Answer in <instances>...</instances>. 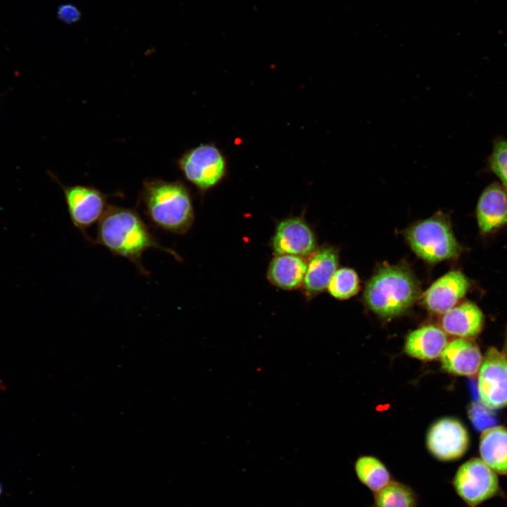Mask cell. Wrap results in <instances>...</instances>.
<instances>
[{"mask_svg": "<svg viewBox=\"0 0 507 507\" xmlns=\"http://www.w3.org/2000/svg\"><path fill=\"white\" fill-rule=\"evenodd\" d=\"M96 243L129 260L144 275H148L142 263L146 250L155 249L177 257L156 239L136 211L120 206H108L98 223Z\"/></svg>", "mask_w": 507, "mask_h": 507, "instance_id": "cell-1", "label": "cell"}, {"mask_svg": "<svg viewBox=\"0 0 507 507\" xmlns=\"http://www.w3.org/2000/svg\"><path fill=\"white\" fill-rule=\"evenodd\" d=\"M139 199L146 216L156 227L184 234L192 225V198L187 188L180 181L146 180L143 182Z\"/></svg>", "mask_w": 507, "mask_h": 507, "instance_id": "cell-2", "label": "cell"}, {"mask_svg": "<svg viewBox=\"0 0 507 507\" xmlns=\"http://www.w3.org/2000/svg\"><path fill=\"white\" fill-rule=\"evenodd\" d=\"M419 284L411 272L402 265L380 269L364 291L367 306L384 317L396 316L410 308L420 295Z\"/></svg>", "mask_w": 507, "mask_h": 507, "instance_id": "cell-3", "label": "cell"}, {"mask_svg": "<svg viewBox=\"0 0 507 507\" xmlns=\"http://www.w3.org/2000/svg\"><path fill=\"white\" fill-rule=\"evenodd\" d=\"M406 237L413 251L427 262L453 259L461 252L449 223L439 217L417 223L406 231Z\"/></svg>", "mask_w": 507, "mask_h": 507, "instance_id": "cell-4", "label": "cell"}, {"mask_svg": "<svg viewBox=\"0 0 507 507\" xmlns=\"http://www.w3.org/2000/svg\"><path fill=\"white\" fill-rule=\"evenodd\" d=\"M451 484L468 507H477L500 492L497 473L481 458H471L461 464Z\"/></svg>", "mask_w": 507, "mask_h": 507, "instance_id": "cell-5", "label": "cell"}, {"mask_svg": "<svg viewBox=\"0 0 507 507\" xmlns=\"http://www.w3.org/2000/svg\"><path fill=\"white\" fill-rule=\"evenodd\" d=\"M177 163L185 178L203 191L216 185L226 171L224 156L210 144H201L187 151Z\"/></svg>", "mask_w": 507, "mask_h": 507, "instance_id": "cell-6", "label": "cell"}, {"mask_svg": "<svg viewBox=\"0 0 507 507\" xmlns=\"http://www.w3.org/2000/svg\"><path fill=\"white\" fill-rule=\"evenodd\" d=\"M480 401L494 410L507 406V357L495 348L487 351L478 371Z\"/></svg>", "mask_w": 507, "mask_h": 507, "instance_id": "cell-7", "label": "cell"}, {"mask_svg": "<svg viewBox=\"0 0 507 507\" xmlns=\"http://www.w3.org/2000/svg\"><path fill=\"white\" fill-rule=\"evenodd\" d=\"M60 184L71 222L85 234L87 229L99 222L106 212V196L93 187Z\"/></svg>", "mask_w": 507, "mask_h": 507, "instance_id": "cell-8", "label": "cell"}, {"mask_svg": "<svg viewBox=\"0 0 507 507\" xmlns=\"http://www.w3.org/2000/svg\"><path fill=\"white\" fill-rule=\"evenodd\" d=\"M430 454L442 462L460 459L467 451L469 437L465 427L454 418H442L430 429L426 439Z\"/></svg>", "mask_w": 507, "mask_h": 507, "instance_id": "cell-9", "label": "cell"}, {"mask_svg": "<svg viewBox=\"0 0 507 507\" xmlns=\"http://www.w3.org/2000/svg\"><path fill=\"white\" fill-rule=\"evenodd\" d=\"M271 246L277 254L302 257L313 253L316 248V239L313 230L303 219L290 217L277 224Z\"/></svg>", "mask_w": 507, "mask_h": 507, "instance_id": "cell-10", "label": "cell"}, {"mask_svg": "<svg viewBox=\"0 0 507 507\" xmlns=\"http://www.w3.org/2000/svg\"><path fill=\"white\" fill-rule=\"evenodd\" d=\"M469 288L466 276L459 270H451L428 288L423 295V303L432 313L443 315L459 303Z\"/></svg>", "mask_w": 507, "mask_h": 507, "instance_id": "cell-11", "label": "cell"}, {"mask_svg": "<svg viewBox=\"0 0 507 507\" xmlns=\"http://www.w3.org/2000/svg\"><path fill=\"white\" fill-rule=\"evenodd\" d=\"M476 218L482 234L507 225V190L501 184L494 182L483 190L477 204Z\"/></svg>", "mask_w": 507, "mask_h": 507, "instance_id": "cell-12", "label": "cell"}, {"mask_svg": "<svg viewBox=\"0 0 507 507\" xmlns=\"http://www.w3.org/2000/svg\"><path fill=\"white\" fill-rule=\"evenodd\" d=\"M440 357L445 371L466 377H473L478 373L483 358L476 343L464 338H456L449 342Z\"/></svg>", "mask_w": 507, "mask_h": 507, "instance_id": "cell-13", "label": "cell"}, {"mask_svg": "<svg viewBox=\"0 0 507 507\" xmlns=\"http://www.w3.org/2000/svg\"><path fill=\"white\" fill-rule=\"evenodd\" d=\"M484 323L480 308L473 302L465 301L443 314L440 325L446 334L471 339L481 332Z\"/></svg>", "mask_w": 507, "mask_h": 507, "instance_id": "cell-14", "label": "cell"}, {"mask_svg": "<svg viewBox=\"0 0 507 507\" xmlns=\"http://www.w3.org/2000/svg\"><path fill=\"white\" fill-rule=\"evenodd\" d=\"M337 265V251L332 247H323L311 256L303 283L304 293L308 298L327 288Z\"/></svg>", "mask_w": 507, "mask_h": 507, "instance_id": "cell-15", "label": "cell"}, {"mask_svg": "<svg viewBox=\"0 0 507 507\" xmlns=\"http://www.w3.org/2000/svg\"><path fill=\"white\" fill-rule=\"evenodd\" d=\"M448 344L446 334L438 327L427 325L411 332L406 337L405 352L424 361L439 358Z\"/></svg>", "mask_w": 507, "mask_h": 507, "instance_id": "cell-16", "label": "cell"}, {"mask_svg": "<svg viewBox=\"0 0 507 507\" xmlns=\"http://www.w3.org/2000/svg\"><path fill=\"white\" fill-rule=\"evenodd\" d=\"M307 263L301 256L277 254L270 261L267 277L274 286L292 290L303 285Z\"/></svg>", "mask_w": 507, "mask_h": 507, "instance_id": "cell-17", "label": "cell"}, {"mask_svg": "<svg viewBox=\"0 0 507 507\" xmlns=\"http://www.w3.org/2000/svg\"><path fill=\"white\" fill-rule=\"evenodd\" d=\"M480 454L495 472L507 475V429L496 425L482 432Z\"/></svg>", "mask_w": 507, "mask_h": 507, "instance_id": "cell-18", "label": "cell"}, {"mask_svg": "<svg viewBox=\"0 0 507 507\" xmlns=\"http://www.w3.org/2000/svg\"><path fill=\"white\" fill-rule=\"evenodd\" d=\"M358 480L373 494H375L394 480L386 465L373 456H361L354 463Z\"/></svg>", "mask_w": 507, "mask_h": 507, "instance_id": "cell-19", "label": "cell"}, {"mask_svg": "<svg viewBox=\"0 0 507 507\" xmlns=\"http://www.w3.org/2000/svg\"><path fill=\"white\" fill-rule=\"evenodd\" d=\"M420 496L408 484L392 480L373 494L371 507H419Z\"/></svg>", "mask_w": 507, "mask_h": 507, "instance_id": "cell-20", "label": "cell"}, {"mask_svg": "<svg viewBox=\"0 0 507 507\" xmlns=\"http://www.w3.org/2000/svg\"><path fill=\"white\" fill-rule=\"evenodd\" d=\"M327 289L332 296L339 299L353 296L359 289V280L356 273L346 268L337 270L329 282Z\"/></svg>", "mask_w": 507, "mask_h": 507, "instance_id": "cell-21", "label": "cell"}, {"mask_svg": "<svg viewBox=\"0 0 507 507\" xmlns=\"http://www.w3.org/2000/svg\"><path fill=\"white\" fill-rule=\"evenodd\" d=\"M468 416L474 427L480 432L495 427L498 423L496 413L481 401L473 402L470 405Z\"/></svg>", "mask_w": 507, "mask_h": 507, "instance_id": "cell-22", "label": "cell"}, {"mask_svg": "<svg viewBox=\"0 0 507 507\" xmlns=\"http://www.w3.org/2000/svg\"><path fill=\"white\" fill-rule=\"evenodd\" d=\"M490 169L499 177L501 185L507 190V141L495 142L489 158Z\"/></svg>", "mask_w": 507, "mask_h": 507, "instance_id": "cell-23", "label": "cell"}, {"mask_svg": "<svg viewBox=\"0 0 507 507\" xmlns=\"http://www.w3.org/2000/svg\"><path fill=\"white\" fill-rule=\"evenodd\" d=\"M57 17L65 23L72 24L77 23L80 19L81 13L75 5L65 4L58 8Z\"/></svg>", "mask_w": 507, "mask_h": 507, "instance_id": "cell-24", "label": "cell"}, {"mask_svg": "<svg viewBox=\"0 0 507 507\" xmlns=\"http://www.w3.org/2000/svg\"><path fill=\"white\" fill-rule=\"evenodd\" d=\"M504 351H505V353H506L505 356L507 357V333H506V340H505Z\"/></svg>", "mask_w": 507, "mask_h": 507, "instance_id": "cell-25", "label": "cell"}, {"mask_svg": "<svg viewBox=\"0 0 507 507\" xmlns=\"http://www.w3.org/2000/svg\"><path fill=\"white\" fill-rule=\"evenodd\" d=\"M1 487H0V494H1Z\"/></svg>", "mask_w": 507, "mask_h": 507, "instance_id": "cell-26", "label": "cell"}]
</instances>
